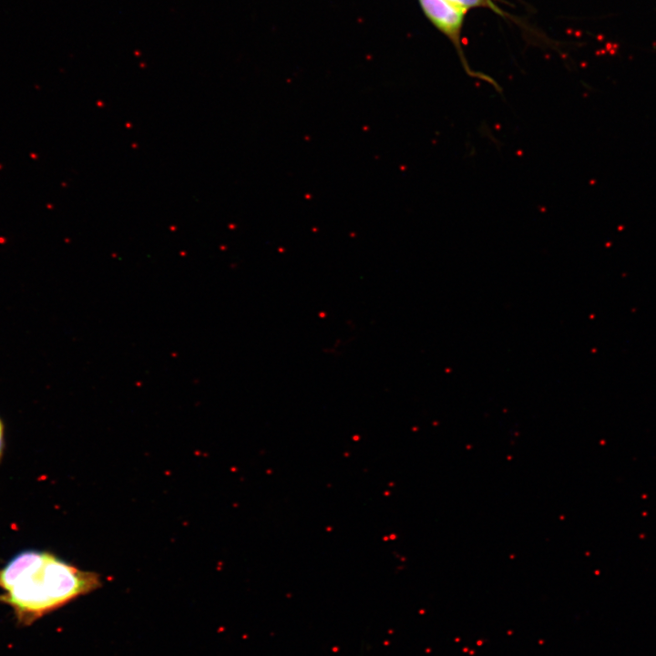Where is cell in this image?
I'll return each instance as SVG.
<instances>
[{"mask_svg": "<svg viewBox=\"0 0 656 656\" xmlns=\"http://www.w3.org/2000/svg\"><path fill=\"white\" fill-rule=\"evenodd\" d=\"M100 586V577L95 572L80 569L52 553L33 550L13 586L0 595V602L11 607L17 623L26 627Z\"/></svg>", "mask_w": 656, "mask_h": 656, "instance_id": "6da1fadb", "label": "cell"}, {"mask_svg": "<svg viewBox=\"0 0 656 656\" xmlns=\"http://www.w3.org/2000/svg\"><path fill=\"white\" fill-rule=\"evenodd\" d=\"M425 14L450 37L458 36L466 10L446 0H419Z\"/></svg>", "mask_w": 656, "mask_h": 656, "instance_id": "7a4b0ae2", "label": "cell"}, {"mask_svg": "<svg viewBox=\"0 0 656 656\" xmlns=\"http://www.w3.org/2000/svg\"><path fill=\"white\" fill-rule=\"evenodd\" d=\"M449 3L456 5L466 11L467 8L480 5H488L489 0H446Z\"/></svg>", "mask_w": 656, "mask_h": 656, "instance_id": "3957f363", "label": "cell"}, {"mask_svg": "<svg viewBox=\"0 0 656 656\" xmlns=\"http://www.w3.org/2000/svg\"><path fill=\"white\" fill-rule=\"evenodd\" d=\"M5 426L0 417V463L3 459L4 448H5V438H4Z\"/></svg>", "mask_w": 656, "mask_h": 656, "instance_id": "277c9868", "label": "cell"}]
</instances>
